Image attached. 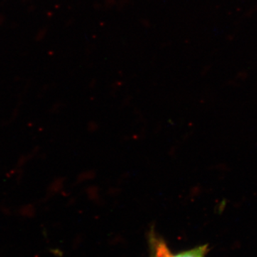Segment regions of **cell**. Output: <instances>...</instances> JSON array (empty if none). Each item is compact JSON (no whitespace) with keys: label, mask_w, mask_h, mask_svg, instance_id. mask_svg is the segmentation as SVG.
Returning a JSON list of instances; mask_svg holds the SVG:
<instances>
[{"label":"cell","mask_w":257,"mask_h":257,"mask_svg":"<svg viewBox=\"0 0 257 257\" xmlns=\"http://www.w3.org/2000/svg\"><path fill=\"white\" fill-rule=\"evenodd\" d=\"M206 249H207V246H199V247L194 248L190 251H185V252L179 253L176 256L170 257H204L205 256Z\"/></svg>","instance_id":"6da1fadb"}]
</instances>
